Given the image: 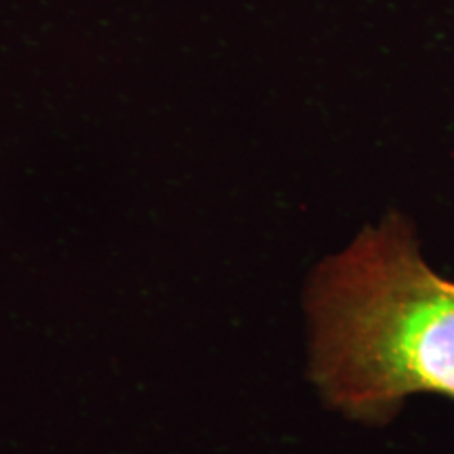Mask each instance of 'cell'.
<instances>
[{"mask_svg": "<svg viewBox=\"0 0 454 454\" xmlns=\"http://www.w3.org/2000/svg\"><path fill=\"white\" fill-rule=\"evenodd\" d=\"M305 377L322 408L383 429L419 395L454 402V278L391 208L317 257L301 288Z\"/></svg>", "mask_w": 454, "mask_h": 454, "instance_id": "obj_1", "label": "cell"}]
</instances>
